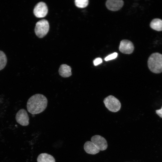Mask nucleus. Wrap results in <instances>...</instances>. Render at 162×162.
<instances>
[{
  "instance_id": "f257e3e1",
  "label": "nucleus",
  "mask_w": 162,
  "mask_h": 162,
  "mask_svg": "<svg viewBox=\"0 0 162 162\" xmlns=\"http://www.w3.org/2000/svg\"><path fill=\"white\" fill-rule=\"evenodd\" d=\"M47 100L42 94H35L28 99L27 103L28 111L32 114H39L43 112L46 108Z\"/></svg>"
},
{
  "instance_id": "f03ea898",
  "label": "nucleus",
  "mask_w": 162,
  "mask_h": 162,
  "mask_svg": "<svg viewBox=\"0 0 162 162\" xmlns=\"http://www.w3.org/2000/svg\"><path fill=\"white\" fill-rule=\"evenodd\" d=\"M148 66L150 70L154 73L162 72V54L158 52L152 54L148 58Z\"/></svg>"
},
{
  "instance_id": "7ed1b4c3",
  "label": "nucleus",
  "mask_w": 162,
  "mask_h": 162,
  "mask_svg": "<svg viewBox=\"0 0 162 162\" xmlns=\"http://www.w3.org/2000/svg\"><path fill=\"white\" fill-rule=\"evenodd\" d=\"M49 29L48 21L42 19L38 21L36 24L34 31L35 34L40 38H42L46 34Z\"/></svg>"
},
{
  "instance_id": "20e7f679",
  "label": "nucleus",
  "mask_w": 162,
  "mask_h": 162,
  "mask_svg": "<svg viewBox=\"0 0 162 162\" xmlns=\"http://www.w3.org/2000/svg\"><path fill=\"white\" fill-rule=\"evenodd\" d=\"M104 102L106 107L111 112H117L120 109V102L117 98L112 95H109L105 98Z\"/></svg>"
},
{
  "instance_id": "39448f33",
  "label": "nucleus",
  "mask_w": 162,
  "mask_h": 162,
  "mask_svg": "<svg viewBox=\"0 0 162 162\" xmlns=\"http://www.w3.org/2000/svg\"><path fill=\"white\" fill-rule=\"evenodd\" d=\"M15 118L17 122L23 126H26L29 124V118L26 110L22 109L16 113Z\"/></svg>"
},
{
  "instance_id": "423d86ee",
  "label": "nucleus",
  "mask_w": 162,
  "mask_h": 162,
  "mask_svg": "<svg viewBox=\"0 0 162 162\" xmlns=\"http://www.w3.org/2000/svg\"><path fill=\"white\" fill-rule=\"evenodd\" d=\"M48 11V8L46 4L44 2H40L35 6L33 13L37 17L42 18L46 16Z\"/></svg>"
},
{
  "instance_id": "0eeeda50",
  "label": "nucleus",
  "mask_w": 162,
  "mask_h": 162,
  "mask_svg": "<svg viewBox=\"0 0 162 162\" xmlns=\"http://www.w3.org/2000/svg\"><path fill=\"white\" fill-rule=\"evenodd\" d=\"M92 142L101 151L106 150L108 146L107 141L103 137L99 135H95L91 138Z\"/></svg>"
},
{
  "instance_id": "6e6552de",
  "label": "nucleus",
  "mask_w": 162,
  "mask_h": 162,
  "mask_svg": "<svg viewBox=\"0 0 162 162\" xmlns=\"http://www.w3.org/2000/svg\"><path fill=\"white\" fill-rule=\"evenodd\" d=\"M119 51L125 54H130L133 52L134 46L133 43L127 40L121 41L119 48Z\"/></svg>"
},
{
  "instance_id": "1a4fd4ad",
  "label": "nucleus",
  "mask_w": 162,
  "mask_h": 162,
  "mask_svg": "<svg viewBox=\"0 0 162 162\" xmlns=\"http://www.w3.org/2000/svg\"><path fill=\"white\" fill-rule=\"evenodd\" d=\"M123 4L124 2L122 0H108L106 3L107 8L112 11L119 10L122 7Z\"/></svg>"
},
{
  "instance_id": "9d476101",
  "label": "nucleus",
  "mask_w": 162,
  "mask_h": 162,
  "mask_svg": "<svg viewBox=\"0 0 162 162\" xmlns=\"http://www.w3.org/2000/svg\"><path fill=\"white\" fill-rule=\"evenodd\" d=\"M84 148L86 152L88 154H95L100 152V150L92 142L86 141L84 144Z\"/></svg>"
},
{
  "instance_id": "9b49d317",
  "label": "nucleus",
  "mask_w": 162,
  "mask_h": 162,
  "mask_svg": "<svg viewBox=\"0 0 162 162\" xmlns=\"http://www.w3.org/2000/svg\"><path fill=\"white\" fill-rule=\"evenodd\" d=\"M71 68L70 66L66 64H62L58 70L59 75L63 77H68L72 75Z\"/></svg>"
},
{
  "instance_id": "f8f14e48",
  "label": "nucleus",
  "mask_w": 162,
  "mask_h": 162,
  "mask_svg": "<svg viewBox=\"0 0 162 162\" xmlns=\"http://www.w3.org/2000/svg\"><path fill=\"white\" fill-rule=\"evenodd\" d=\"M38 162H56L53 156L46 153H41L37 158Z\"/></svg>"
},
{
  "instance_id": "ddd939ff",
  "label": "nucleus",
  "mask_w": 162,
  "mask_h": 162,
  "mask_svg": "<svg viewBox=\"0 0 162 162\" xmlns=\"http://www.w3.org/2000/svg\"><path fill=\"white\" fill-rule=\"evenodd\" d=\"M150 26L153 30L158 31H162V20L159 18H155L151 21Z\"/></svg>"
},
{
  "instance_id": "4468645a",
  "label": "nucleus",
  "mask_w": 162,
  "mask_h": 162,
  "mask_svg": "<svg viewBox=\"0 0 162 162\" xmlns=\"http://www.w3.org/2000/svg\"><path fill=\"white\" fill-rule=\"evenodd\" d=\"M7 58L5 53L0 50V70H2L6 66L7 63Z\"/></svg>"
},
{
  "instance_id": "2eb2a0df",
  "label": "nucleus",
  "mask_w": 162,
  "mask_h": 162,
  "mask_svg": "<svg viewBox=\"0 0 162 162\" xmlns=\"http://www.w3.org/2000/svg\"><path fill=\"white\" fill-rule=\"evenodd\" d=\"M89 1L88 0H75V5L78 8H84L88 5Z\"/></svg>"
},
{
  "instance_id": "dca6fc26",
  "label": "nucleus",
  "mask_w": 162,
  "mask_h": 162,
  "mask_svg": "<svg viewBox=\"0 0 162 162\" xmlns=\"http://www.w3.org/2000/svg\"><path fill=\"white\" fill-rule=\"evenodd\" d=\"M118 53L115 52L113 53L110 54L106 57L104 58V60L106 61L110 60L116 58L118 56Z\"/></svg>"
},
{
  "instance_id": "f3484780",
  "label": "nucleus",
  "mask_w": 162,
  "mask_h": 162,
  "mask_svg": "<svg viewBox=\"0 0 162 162\" xmlns=\"http://www.w3.org/2000/svg\"><path fill=\"white\" fill-rule=\"evenodd\" d=\"M102 62V60L100 58H97L93 61V64L94 66H97Z\"/></svg>"
},
{
  "instance_id": "a211bd4d",
  "label": "nucleus",
  "mask_w": 162,
  "mask_h": 162,
  "mask_svg": "<svg viewBox=\"0 0 162 162\" xmlns=\"http://www.w3.org/2000/svg\"><path fill=\"white\" fill-rule=\"evenodd\" d=\"M156 112L158 115L162 118V106L161 109L156 110Z\"/></svg>"
}]
</instances>
